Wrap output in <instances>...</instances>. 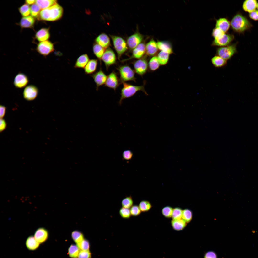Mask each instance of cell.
I'll return each mask as SVG.
<instances>
[{"label":"cell","mask_w":258,"mask_h":258,"mask_svg":"<svg viewBox=\"0 0 258 258\" xmlns=\"http://www.w3.org/2000/svg\"><path fill=\"white\" fill-rule=\"evenodd\" d=\"M63 12V8L57 3L48 8L41 10L37 18L42 21H55L61 17Z\"/></svg>","instance_id":"obj_1"},{"label":"cell","mask_w":258,"mask_h":258,"mask_svg":"<svg viewBox=\"0 0 258 258\" xmlns=\"http://www.w3.org/2000/svg\"><path fill=\"white\" fill-rule=\"evenodd\" d=\"M232 29L234 31L242 32L249 29L251 25L245 17L240 14L235 15L230 22Z\"/></svg>","instance_id":"obj_2"},{"label":"cell","mask_w":258,"mask_h":258,"mask_svg":"<svg viewBox=\"0 0 258 258\" xmlns=\"http://www.w3.org/2000/svg\"><path fill=\"white\" fill-rule=\"evenodd\" d=\"M122 83L123 86L121 90V96L119 102L120 105H121L124 99L132 96L138 91H142L146 94L148 95L145 89L144 85L135 86L125 82Z\"/></svg>","instance_id":"obj_3"},{"label":"cell","mask_w":258,"mask_h":258,"mask_svg":"<svg viewBox=\"0 0 258 258\" xmlns=\"http://www.w3.org/2000/svg\"><path fill=\"white\" fill-rule=\"evenodd\" d=\"M117 69L119 72L121 83L130 81L135 82L134 71L129 66L127 65H122Z\"/></svg>","instance_id":"obj_4"},{"label":"cell","mask_w":258,"mask_h":258,"mask_svg":"<svg viewBox=\"0 0 258 258\" xmlns=\"http://www.w3.org/2000/svg\"><path fill=\"white\" fill-rule=\"evenodd\" d=\"M111 37L118 59L120 60L122 56L127 49V44L125 41L121 37L112 35Z\"/></svg>","instance_id":"obj_5"},{"label":"cell","mask_w":258,"mask_h":258,"mask_svg":"<svg viewBox=\"0 0 258 258\" xmlns=\"http://www.w3.org/2000/svg\"><path fill=\"white\" fill-rule=\"evenodd\" d=\"M237 51L235 44L220 47L216 50V54L223 59L227 60L230 59Z\"/></svg>","instance_id":"obj_6"},{"label":"cell","mask_w":258,"mask_h":258,"mask_svg":"<svg viewBox=\"0 0 258 258\" xmlns=\"http://www.w3.org/2000/svg\"><path fill=\"white\" fill-rule=\"evenodd\" d=\"M36 50L40 54L46 57L54 51V46L51 42L47 40L39 43Z\"/></svg>","instance_id":"obj_7"},{"label":"cell","mask_w":258,"mask_h":258,"mask_svg":"<svg viewBox=\"0 0 258 258\" xmlns=\"http://www.w3.org/2000/svg\"><path fill=\"white\" fill-rule=\"evenodd\" d=\"M101 60L105 64L107 69L116 63V58L113 51L110 48H107L104 52Z\"/></svg>","instance_id":"obj_8"},{"label":"cell","mask_w":258,"mask_h":258,"mask_svg":"<svg viewBox=\"0 0 258 258\" xmlns=\"http://www.w3.org/2000/svg\"><path fill=\"white\" fill-rule=\"evenodd\" d=\"M38 93V89L36 86L33 85H29L25 88L23 93V97L27 101H32L36 98Z\"/></svg>","instance_id":"obj_9"},{"label":"cell","mask_w":258,"mask_h":258,"mask_svg":"<svg viewBox=\"0 0 258 258\" xmlns=\"http://www.w3.org/2000/svg\"><path fill=\"white\" fill-rule=\"evenodd\" d=\"M121 82L116 73L113 71L108 76L105 84V86L116 90Z\"/></svg>","instance_id":"obj_10"},{"label":"cell","mask_w":258,"mask_h":258,"mask_svg":"<svg viewBox=\"0 0 258 258\" xmlns=\"http://www.w3.org/2000/svg\"><path fill=\"white\" fill-rule=\"evenodd\" d=\"M234 38V36L233 35L225 33L220 38L214 39L212 45L220 47L227 46L230 44Z\"/></svg>","instance_id":"obj_11"},{"label":"cell","mask_w":258,"mask_h":258,"mask_svg":"<svg viewBox=\"0 0 258 258\" xmlns=\"http://www.w3.org/2000/svg\"><path fill=\"white\" fill-rule=\"evenodd\" d=\"M134 71L138 74L142 75L146 72L148 64L146 60L143 59H140L133 63Z\"/></svg>","instance_id":"obj_12"},{"label":"cell","mask_w":258,"mask_h":258,"mask_svg":"<svg viewBox=\"0 0 258 258\" xmlns=\"http://www.w3.org/2000/svg\"><path fill=\"white\" fill-rule=\"evenodd\" d=\"M146 51L145 46L143 43H141L134 49L132 55L129 58L121 61L124 62L133 59H139L142 57Z\"/></svg>","instance_id":"obj_13"},{"label":"cell","mask_w":258,"mask_h":258,"mask_svg":"<svg viewBox=\"0 0 258 258\" xmlns=\"http://www.w3.org/2000/svg\"><path fill=\"white\" fill-rule=\"evenodd\" d=\"M143 38V37L141 34L135 33L128 38L127 40V45L130 49L133 50L140 43Z\"/></svg>","instance_id":"obj_14"},{"label":"cell","mask_w":258,"mask_h":258,"mask_svg":"<svg viewBox=\"0 0 258 258\" xmlns=\"http://www.w3.org/2000/svg\"><path fill=\"white\" fill-rule=\"evenodd\" d=\"M92 76L96 84L97 90L100 86L105 84L107 77L101 69L93 74Z\"/></svg>","instance_id":"obj_15"},{"label":"cell","mask_w":258,"mask_h":258,"mask_svg":"<svg viewBox=\"0 0 258 258\" xmlns=\"http://www.w3.org/2000/svg\"><path fill=\"white\" fill-rule=\"evenodd\" d=\"M28 82L29 80L27 76L23 73H19L15 77L13 83L16 87L22 88L25 87Z\"/></svg>","instance_id":"obj_16"},{"label":"cell","mask_w":258,"mask_h":258,"mask_svg":"<svg viewBox=\"0 0 258 258\" xmlns=\"http://www.w3.org/2000/svg\"><path fill=\"white\" fill-rule=\"evenodd\" d=\"M48 231L43 227L38 228L35 232L34 236L36 240L40 244L45 242L48 240Z\"/></svg>","instance_id":"obj_17"},{"label":"cell","mask_w":258,"mask_h":258,"mask_svg":"<svg viewBox=\"0 0 258 258\" xmlns=\"http://www.w3.org/2000/svg\"><path fill=\"white\" fill-rule=\"evenodd\" d=\"M230 25V22L227 19L221 18L216 20L215 27L220 29L225 33L228 31Z\"/></svg>","instance_id":"obj_18"},{"label":"cell","mask_w":258,"mask_h":258,"mask_svg":"<svg viewBox=\"0 0 258 258\" xmlns=\"http://www.w3.org/2000/svg\"><path fill=\"white\" fill-rule=\"evenodd\" d=\"M35 22L34 17L29 16L23 17L19 22V25L22 28H30L33 27Z\"/></svg>","instance_id":"obj_19"},{"label":"cell","mask_w":258,"mask_h":258,"mask_svg":"<svg viewBox=\"0 0 258 258\" xmlns=\"http://www.w3.org/2000/svg\"><path fill=\"white\" fill-rule=\"evenodd\" d=\"M96 42L104 49H107L110 45V39L108 36L105 33H102L96 38Z\"/></svg>","instance_id":"obj_20"},{"label":"cell","mask_w":258,"mask_h":258,"mask_svg":"<svg viewBox=\"0 0 258 258\" xmlns=\"http://www.w3.org/2000/svg\"><path fill=\"white\" fill-rule=\"evenodd\" d=\"M50 37L49 29L46 28L41 29L37 32L35 35L36 39L40 42L47 41Z\"/></svg>","instance_id":"obj_21"},{"label":"cell","mask_w":258,"mask_h":258,"mask_svg":"<svg viewBox=\"0 0 258 258\" xmlns=\"http://www.w3.org/2000/svg\"><path fill=\"white\" fill-rule=\"evenodd\" d=\"M40 244L32 235L29 236L27 238L25 243L27 249L29 250L32 251L38 249L39 246Z\"/></svg>","instance_id":"obj_22"},{"label":"cell","mask_w":258,"mask_h":258,"mask_svg":"<svg viewBox=\"0 0 258 258\" xmlns=\"http://www.w3.org/2000/svg\"><path fill=\"white\" fill-rule=\"evenodd\" d=\"M257 3L256 0H245L243 4V9L245 11L250 13L256 10Z\"/></svg>","instance_id":"obj_23"},{"label":"cell","mask_w":258,"mask_h":258,"mask_svg":"<svg viewBox=\"0 0 258 258\" xmlns=\"http://www.w3.org/2000/svg\"><path fill=\"white\" fill-rule=\"evenodd\" d=\"M146 52L149 56H153L157 52L158 49L157 43L152 39L148 42L145 46Z\"/></svg>","instance_id":"obj_24"},{"label":"cell","mask_w":258,"mask_h":258,"mask_svg":"<svg viewBox=\"0 0 258 258\" xmlns=\"http://www.w3.org/2000/svg\"><path fill=\"white\" fill-rule=\"evenodd\" d=\"M89 57L86 54H83L77 59L75 64V68H84L89 60Z\"/></svg>","instance_id":"obj_25"},{"label":"cell","mask_w":258,"mask_h":258,"mask_svg":"<svg viewBox=\"0 0 258 258\" xmlns=\"http://www.w3.org/2000/svg\"><path fill=\"white\" fill-rule=\"evenodd\" d=\"M98 64V60L96 59L90 60L85 67V73L87 74L93 73L96 70Z\"/></svg>","instance_id":"obj_26"},{"label":"cell","mask_w":258,"mask_h":258,"mask_svg":"<svg viewBox=\"0 0 258 258\" xmlns=\"http://www.w3.org/2000/svg\"><path fill=\"white\" fill-rule=\"evenodd\" d=\"M171 223L173 229L176 231H180L183 230L186 227V222L183 219L178 220H172Z\"/></svg>","instance_id":"obj_27"},{"label":"cell","mask_w":258,"mask_h":258,"mask_svg":"<svg viewBox=\"0 0 258 258\" xmlns=\"http://www.w3.org/2000/svg\"><path fill=\"white\" fill-rule=\"evenodd\" d=\"M35 3L43 10L48 8L57 3L56 0H37Z\"/></svg>","instance_id":"obj_28"},{"label":"cell","mask_w":258,"mask_h":258,"mask_svg":"<svg viewBox=\"0 0 258 258\" xmlns=\"http://www.w3.org/2000/svg\"><path fill=\"white\" fill-rule=\"evenodd\" d=\"M227 60L218 55L213 57L211 59L213 65L215 67L219 68L223 67L227 63Z\"/></svg>","instance_id":"obj_29"},{"label":"cell","mask_w":258,"mask_h":258,"mask_svg":"<svg viewBox=\"0 0 258 258\" xmlns=\"http://www.w3.org/2000/svg\"><path fill=\"white\" fill-rule=\"evenodd\" d=\"M158 49L169 54L172 53V48L170 44L168 43L162 41H159L157 43Z\"/></svg>","instance_id":"obj_30"},{"label":"cell","mask_w":258,"mask_h":258,"mask_svg":"<svg viewBox=\"0 0 258 258\" xmlns=\"http://www.w3.org/2000/svg\"><path fill=\"white\" fill-rule=\"evenodd\" d=\"M80 251L77 245L72 244L70 246L68 249V254L71 258H77Z\"/></svg>","instance_id":"obj_31"},{"label":"cell","mask_w":258,"mask_h":258,"mask_svg":"<svg viewBox=\"0 0 258 258\" xmlns=\"http://www.w3.org/2000/svg\"><path fill=\"white\" fill-rule=\"evenodd\" d=\"M93 49L94 54L100 61L105 51V49L97 44L94 45Z\"/></svg>","instance_id":"obj_32"},{"label":"cell","mask_w":258,"mask_h":258,"mask_svg":"<svg viewBox=\"0 0 258 258\" xmlns=\"http://www.w3.org/2000/svg\"><path fill=\"white\" fill-rule=\"evenodd\" d=\"M169 54L162 51L159 52L157 57L160 64L163 65L167 63Z\"/></svg>","instance_id":"obj_33"},{"label":"cell","mask_w":258,"mask_h":258,"mask_svg":"<svg viewBox=\"0 0 258 258\" xmlns=\"http://www.w3.org/2000/svg\"><path fill=\"white\" fill-rule=\"evenodd\" d=\"M71 236L73 241L76 244L80 243L84 239V236L82 233L77 230L72 231L71 233Z\"/></svg>","instance_id":"obj_34"},{"label":"cell","mask_w":258,"mask_h":258,"mask_svg":"<svg viewBox=\"0 0 258 258\" xmlns=\"http://www.w3.org/2000/svg\"><path fill=\"white\" fill-rule=\"evenodd\" d=\"M138 206L141 211L143 212L148 211L150 210L152 207L150 203L146 200L141 201L139 203Z\"/></svg>","instance_id":"obj_35"},{"label":"cell","mask_w":258,"mask_h":258,"mask_svg":"<svg viewBox=\"0 0 258 258\" xmlns=\"http://www.w3.org/2000/svg\"><path fill=\"white\" fill-rule=\"evenodd\" d=\"M121 204L122 207L129 209L133 205V201L132 197L130 196L125 197L122 200Z\"/></svg>","instance_id":"obj_36"},{"label":"cell","mask_w":258,"mask_h":258,"mask_svg":"<svg viewBox=\"0 0 258 258\" xmlns=\"http://www.w3.org/2000/svg\"><path fill=\"white\" fill-rule=\"evenodd\" d=\"M160 63L157 57H153L150 60L149 63V68L152 70H155L157 69L159 67Z\"/></svg>","instance_id":"obj_37"},{"label":"cell","mask_w":258,"mask_h":258,"mask_svg":"<svg viewBox=\"0 0 258 258\" xmlns=\"http://www.w3.org/2000/svg\"><path fill=\"white\" fill-rule=\"evenodd\" d=\"M192 217V213L190 210L186 209L183 210L182 219L187 223H189L191 221Z\"/></svg>","instance_id":"obj_38"},{"label":"cell","mask_w":258,"mask_h":258,"mask_svg":"<svg viewBox=\"0 0 258 258\" xmlns=\"http://www.w3.org/2000/svg\"><path fill=\"white\" fill-rule=\"evenodd\" d=\"M20 13L23 17L29 16L30 14V8L27 4L22 5L19 8Z\"/></svg>","instance_id":"obj_39"},{"label":"cell","mask_w":258,"mask_h":258,"mask_svg":"<svg viewBox=\"0 0 258 258\" xmlns=\"http://www.w3.org/2000/svg\"><path fill=\"white\" fill-rule=\"evenodd\" d=\"M183 211V210L179 207L174 208L172 217V220H178L182 219Z\"/></svg>","instance_id":"obj_40"},{"label":"cell","mask_w":258,"mask_h":258,"mask_svg":"<svg viewBox=\"0 0 258 258\" xmlns=\"http://www.w3.org/2000/svg\"><path fill=\"white\" fill-rule=\"evenodd\" d=\"M39 7L36 4L32 5L30 7V14L34 17L37 18L41 11Z\"/></svg>","instance_id":"obj_41"},{"label":"cell","mask_w":258,"mask_h":258,"mask_svg":"<svg viewBox=\"0 0 258 258\" xmlns=\"http://www.w3.org/2000/svg\"><path fill=\"white\" fill-rule=\"evenodd\" d=\"M172 207L167 206L163 208L161 210L163 216L167 218H172L173 211Z\"/></svg>","instance_id":"obj_42"},{"label":"cell","mask_w":258,"mask_h":258,"mask_svg":"<svg viewBox=\"0 0 258 258\" xmlns=\"http://www.w3.org/2000/svg\"><path fill=\"white\" fill-rule=\"evenodd\" d=\"M119 213L120 216L124 219H128L131 216L130 209L122 207L119 210Z\"/></svg>","instance_id":"obj_43"},{"label":"cell","mask_w":258,"mask_h":258,"mask_svg":"<svg viewBox=\"0 0 258 258\" xmlns=\"http://www.w3.org/2000/svg\"><path fill=\"white\" fill-rule=\"evenodd\" d=\"M80 250H89L90 244L89 241L87 240L84 239L80 243L77 244Z\"/></svg>","instance_id":"obj_44"},{"label":"cell","mask_w":258,"mask_h":258,"mask_svg":"<svg viewBox=\"0 0 258 258\" xmlns=\"http://www.w3.org/2000/svg\"><path fill=\"white\" fill-rule=\"evenodd\" d=\"M225 33L220 29L215 27L212 32V36L214 39H218L222 37Z\"/></svg>","instance_id":"obj_45"},{"label":"cell","mask_w":258,"mask_h":258,"mask_svg":"<svg viewBox=\"0 0 258 258\" xmlns=\"http://www.w3.org/2000/svg\"><path fill=\"white\" fill-rule=\"evenodd\" d=\"M131 216H136L139 215L142 212L139 206L133 205L130 209Z\"/></svg>","instance_id":"obj_46"},{"label":"cell","mask_w":258,"mask_h":258,"mask_svg":"<svg viewBox=\"0 0 258 258\" xmlns=\"http://www.w3.org/2000/svg\"><path fill=\"white\" fill-rule=\"evenodd\" d=\"M91 253L89 250H80L78 258H91Z\"/></svg>","instance_id":"obj_47"},{"label":"cell","mask_w":258,"mask_h":258,"mask_svg":"<svg viewBox=\"0 0 258 258\" xmlns=\"http://www.w3.org/2000/svg\"><path fill=\"white\" fill-rule=\"evenodd\" d=\"M122 156L123 158L125 160H128L131 159L133 156L132 151L129 150L124 151L123 153Z\"/></svg>","instance_id":"obj_48"},{"label":"cell","mask_w":258,"mask_h":258,"mask_svg":"<svg viewBox=\"0 0 258 258\" xmlns=\"http://www.w3.org/2000/svg\"><path fill=\"white\" fill-rule=\"evenodd\" d=\"M204 258H217L216 253L212 250L209 251L205 254Z\"/></svg>","instance_id":"obj_49"},{"label":"cell","mask_w":258,"mask_h":258,"mask_svg":"<svg viewBox=\"0 0 258 258\" xmlns=\"http://www.w3.org/2000/svg\"><path fill=\"white\" fill-rule=\"evenodd\" d=\"M250 18L254 20H258V10H256L254 11L249 13Z\"/></svg>","instance_id":"obj_50"},{"label":"cell","mask_w":258,"mask_h":258,"mask_svg":"<svg viewBox=\"0 0 258 258\" xmlns=\"http://www.w3.org/2000/svg\"><path fill=\"white\" fill-rule=\"evenodd\" d=\"M7 124L5 120L3 118L0 119V131L1 132L6 128Z\"/></svg>","instance_id":"obj_51"},{"label":"cell","mask_w":258,"mask_h":258,"mask_svg":"<svg viewBox=\"0 0 258 258\" xmlns=\"http://www.w3.org/2000/svg\"><path fill=\"white\" fill-rule=\"evenodd\" d=\"M6 107L4 106L0 105V118H3L6 113Z\"/></svg>","instance_id":"obj_52"},{"label":"cell","mask_w":258,"mask_h":258,"mask_svg":"<svg viewBox=\"0 0 258 258\" xmlns=\"http://www.w3.org/2000/svg\"><path fill=\"white\" fill-rule=\"evenodd\" d=\"M36 0H27L25 1L26 3L28 5H33L35 3Z\"/></svg>","instance_id":"obj_53"},{"label":"cell","mask_w":258,"mask_h":258,"mask_svg":"<svg viewBox=\"0 0 258 258\" xmlns=\"http://www.w3.org/2000/svg\"><path fill=\"white\" fill-rule=\"evenodd\" d=\"M257 10H258V2L257 3Z\"/></svg>","instance_id":"obj_54"}]
</instances>
